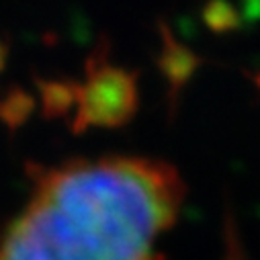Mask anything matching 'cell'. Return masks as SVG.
Listing matches in <instances>:
<instances>
[{
	"mask_svg": "<svg viewBox=\"0 0 260 260\" xmlns=\"http://www.w3.org/2000/svg\"><path fill=\"white\" fill-rule=\"evenodd\" d=\"M170 166L142 158L49 172L0 238V260H160L180 205Z\"/></svg>",
	"mask_w": 260,
	"mask_h": 260,
	"instance_id": "cell-1",
	"label": "cell"
},
{
	"mask_svg": "<svg viewBox=\"0 0 260 260\" xmlns=\"http://www.w3.org/2000/svg\"><path fill=\"white\" fill-rule=\"evenodd\" d=\"M140 105L138 74L115 66H96L82 90L78 125L119 127L132 121Z\"/></svg>",
	"mask_w": 260,
	"mask_h": 260,
	"instance_id": "cell-2",
	"label": "cell"
},
{
	"mask_svg": "<svg viewBox=\"0 0 260 260\" xmlns=\"http://www.w3.org/2000/svg\"><path fill=\"white\" fill-rule=\"evenodd\" d=\"M160 31H162V49L158 55V68L168 82V103H170V117H172L182 88L203 66V57H199L190 47L180 43L164 21H160Z\"/></svg>",
	"mask_w": 260,
	"mask_h": 260,
	"instance_id": "cell-3",
	"label": "cell"
},
{
	"mask_svg": "<svg viewBox=\"0 0 260 260\" xmlns=\"http://www.w3.org/2000/svg\"><path fill=\"white\" fill-rule=\"evenodd\" d=\"M201 19L205 27L215 35L234 33L244 25V17L230 0H207L201 9Z\"/></svg>",
	"mask_w": 260,
	"mask_h": 260,
	"instance_id": "cell-4",
	"label": "cell"
},
{
	"mask_svg": "<svg viewBox=\"0 0 260 260\" xmlns=\"http://www.w3.org/2000/svg\"><path fill=\"white\" fill-rule=\"evenodd\" d=\"M246 17L244 19H260V0H246Z\"/></svg>",
	"mask_w": 260,
	"mask_h": 260,
	"instance_id": "cell-5",
	"label": "cell"
}]
</instances>
